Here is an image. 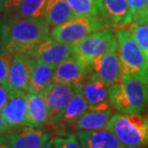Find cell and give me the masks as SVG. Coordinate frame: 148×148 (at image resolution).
Listing matches in <instances>:
<instances>
[{
    "instance_id": "1f68e13d",
    "label": "cell",
    "mask_w": 148,
    "mask_h": 148,
    "mask_svg": "<svg viewBox=\"0 0 148 148\" xmlns=\"http://www.w3.org/2000/svg\"><path fill=\"white\" fill-rule=\"evenodd\" d=\"M134 22H136V23H148V10L144 12L138 20L134 21Z\"/></svg>"
},
{
    "instance_id": "3957f363",
    "label": "cell",
    "mask_w": 148,
    "mask_h": 148,
    "mask_svg": "<svg viewBox=\"0 0 148 148\" xmlns=\"http://www.w3.org/2000/svg\"><path fill=\"white\" fill-rule=\"evenodd\" d=\"M127 148H144L148 145V118L140 114H113L106 125Z\"/></svg>"
},
{
    "instance_id": "52a82bcc",
    "label": "cell",
    "mask_w": 148,
    "mask_h": 148,
    "mask_svg": "<svg viewBox=\"0 0 148 148\" xmlns=\"http://www.w3.org/2000/svg\"><path fill=\"white\" fill-rule=\"evenodd\" d=\"M28 91L11 89L8 99L0 111L11 131L26 126L28 114Z\"/></svg>"
},
{
    "instance_id": "e575fe53",
    "label": "cell",
    "mask_w": 148,
    "mask_h": 148,
    "mask_svg": "<svg viewBox=\"0 0 148 148\" xmlns=\"http://www.w3.org/2000/svg\"><path fill=\"white\" fill-rule=\"evenodd\" d=\"M144 148H148V145H146L145 147H144Z\"/></svg>"
},
{
    "instance_id": "5bb4252c",
    "label": "cell",
    "mask_w": 148,
    "mask_h": 148,
    "mask_svg": "<svg viewBox=\"0 0 148 148\" xmlns=\"http://www.w3.org/2000/svg\"><path fill=\"white\" fill-rule=\"evenodd\" d=\"M90 75V67L81 64L75 56L56 65L53 71V83L75 85L81 83Z\"/></svg>"
},
{
    "instance_id": "ffe728a7",
    "label": "cell",
    "mask_w": 148,
    "mask_h": 148,
    "mask_svg": "<svg viewBox=\"0 0 148 148\" xmlns=\"http://www.w3.org/2000/svg\"><path fill=\"white\" fill-rule=\"evenodd\" d=\"M74 17L75 12L66 0H48L44 18L50 28H55Z\"/></svg>"
},
{
    "instance_id": "836d02e7",
    "label": "cell",
    "mask_w": 148,
    "mask_h": 148,
    "mask_svg": "<svg viewBox=\"0 0 148 148\" xmlns=\"http://www.w3.org/2000/svg\"><path fill=\"white\" fill-rule=\"evenodd\" d=\"M3 14H5V11H4V7H3L2 0H0V21L2 20Z\"/></svg>"
},
{
    "instance_id": "277c9868",
    "label": "cell",
    "mask_w": 148,
    "mask_h": 148,
    "mask_svg": "<svg viewBox=\"0 0 148 148\" xmlns=\"http://www.w3.org/2000/svg\"><path fill=\"white\" fill-rule=\"evenodd\" d=\"M112 28L102 16H75L53 28L51 37L58 42L75 45L100 30Z\"/></svg>"
},
{
    "instance_id": "83f0119b",
    "label": "cell",
    "mask_w": 148,
    "mask_h": 148,
    "mask_svg": "<svg viewBox=\"0 0 148 148\" xmlns=\"http://www.w3.org/2000/svg\"><path fill=\"white\" fill-rule=\"evenodd\" d=\"M23 0H2L3 7H4L5 14H11L21 4Z\"/></svg>"
},
{
    "instance_id": "e0dca14e",
    "label": "cell",
    "mask_w": 148,
    "mask_h": 148,
    "mask_svg": "<svg viewBox=\"0 0 148 148\" xmlns=\"http://www.w3.org/2000/svg\"><path fill=\"white\" fill-rule=\"evenodd\" d=\"M50 116L41 94L28 93V114L26 126L42 129L49 124Z\"/></svg>"
},
{
    "instance_id": "6da1fadb",
    "label": "cell",
    "mask_w": 148,
    "mask_h": 148,
    "mask_svg": "<svg viewBox=\"0 0 148 148\" xmlns=\"http://www.w3.org/2000/svg\"><path fill=\"white\" fill-rule=\"evenodd\" d=\"M51 28L44 17H6L0 21V39L12 53L33 56L38 46L51 36Z\"/></svg>"
},
{
    "instance_id": "4dcf8cb0",
    "label": "cell",
    "mask_w": 148,
    "mask_h": 148,
    "mask_svg": "<svg viewBox=\"0 0 148 148\" xmlns=\"http://www.w3.org/2000/svg\"><path fill=\"white\" fill-rule=\"evenodd\" d=\"M0 148H12L7 133L0 135Z\"/></svg>"
},
{
    "instance_id": "ba28073f",
    "label": "cell",
    "mask_w": 148,
    "mask_h": 148,
    "mask_svg": "<svg viewBox=\"0 0 148 148\" xmlns=\"http://www.w3.org/2000/svg\"><path fill=\"white\" fill-rule=\"evenodd\" d=\"M90 75L108 87L119 81L122 75V69L118 49L112 50L96 58L90 66Z\"/></svg>"
},
{
    "instance_id": "8fae6325",
    "label": "cell",
    "mask_w": 148,
    "mask_h": 148,
    "mask_svg": "<svg viewBox=\"0 0 148 148\" xmlns=\"http://www.w3.org/2000/svg\"><path fill=\"white\" fill-rule=\"evenodd\" d=\"M75 92H77L75 84L53 83L41 94L46 102L50 121L63 111L72 97L75 96Z\"/></svg>"
},
{
    "instance_id": "5b68a950",
    "label": "cell",
    "mask_w": 148,
    "mask_h": 148,
    "mask_svg": "<svg viewBox=\"0 0 148 148\" xmlns=\"http://www.w3.org/2000/svg\"><path fill=\"white\" fill-rule=\"evenodd\" d=\"M116 38L122 74L148 79L146 58L130 30L121 29L118 31Z\"/></svg>"
},
{
    "instance_id": "ac0fdd59",
    "label": "cell",
    "mask_w": 148,
    "mask_h": 148,
    "mask_svg": "<svg viewBox=\"0 0 148 148\" xmlns=\"http://www.w3.org/2000/svg\"><path fill=\"white\" fill-rule=\"evenodd\" d=\"M75 85H77V92L75 96L72 97L70 102L63 109V111L52 119L50 122H63V123L74 124L79 116L89 110V104L81 92L79 84Z\"/></svg>"
},
{
    "instance_id": "9a60e30c",
    "label": "cell",
    "mask_w": 148,
    "mask_h": 148,
    "mask_svg": "<svg viewBox=\"0 0 148 148\" xmlns=\"http://www.w3.org/2000/svg\"><path fill=\"white\" fill-rule=\"evenodd\" d=\"M12 148H40L51 140V135L42 129L24 126L7 133Z\"/></svg>"
},
{
    "instance_id": "30bf717a",
    "label": "cell",
    "mask_w": 148,
    "mask_h": 148,
    "mask_svg": "<svg viewBox=\"0 0 148 148\" xmlns=\"http://www.w3.org/2000/svg\"><path fill=\"white\" fill-rule=\"evenodd\" d=\"M73 56L74 45L58 42L51 36L40 44L33 55L36 62H42L55 67Z\"/></svg>"
},
{
    "instance_id": "2e32d148",
    "label": "cell",
    "mask_w": 148,
    "mask_h": 148,
    "mask_svg": "<svg viewBox=\"0 0 148 148\" xmlns=\"http://www.w3.org/2000/svg\"><path fill=\"white\" fill-rule=\"evenodd\" d=\"M75 135L82 148H127L106 128L95 131H77Z\"/></svg>"
},
{
    "instance_id": "f1b7e54d",
    "label": "cell",
    "mask_w": 148,
    "mask_h": 148,
    "mask_svg": "<svg viewBox=\"0 0 148 148\" xmlns=\"http://www.w3.org/2000/svg\"><path fill=\"white\" fill-rule=\"evenodd\" d=\"M10 90L11 89H9L4 85L0 84V111L2 110L6 101H7L9 94H10Z\"/></svg>"
},
{
    "instance_id": "7c38bea8",
    "label": "cell",
    "mask_w": 148,
    "mask_h": 148,
    "mask_svg": "<svg viewBox=\"0 0 148 148\" xmlns=\"http://www.w3.org/2000/svg\"><path fill=\"white\" fill-rule=\"evenodd\" d=\"M79 84L80 90L86 99L89 110H108L111 109L109 94L110 87L89 75L87 79Z\"/></svg>"
},
{
    "instance_id": "603a6c76",
    "label": "cell",
    "mask_w": 148,
    "mask_h": 148,
    "mask_svg": "<svg viewBox=\"0 0 148 148\" xmlns=\"http://www.w3.org/2000/svg\"><path fill=\"white\" fill-rule=\"evenodd\" d=\"M75 16H101L99 0H66Z\"/></svg>"
},
{
    "instance_id": "7a4b0ae2",
    "label": "cell",
    "mask_w": 148,
    "mask_h": 148,
    "mask_svg": "<svg viewBox=\"0 0 148 148\" xmlns=\"http://www.w3.org/2000/svg\"><path fill=\"white\" fill-rule=\"evenodd\" d=\"M109 99L118 112L141 115L148 109V79L122 74L119 81L110 86Z\"/></svg>"
},
{
    "instance_id": "4316f807",
    "label": "cell",
    "mask_w": 148,
    "mask_h": 148,
    "mask_svg": "<svg viewBox=\"0 0 148 148\" xmlns=\"http://www.w3.org/2000/svg\"><path fill=\"white\" fill-rule=\"evenodd\" d=\"M130 6L133 22L138 20L148 10V0H127Z\"/></svg>"
},
{
    "instance_id": "8992f818",
    "label": "cell",
    "mask_w": 148,
    "mask_h": 148,
    "mask_svg": "<svg viewBox=\"0 0 148 148\" xmlns=\"http://www.w3.org/2000/svg\"><path fill=\"white\" fill-rule=\"evenodd\" d=\"M118 49L116 34L111 28L96 32L74 45V56L81 64L90 67L94 60L112 50Z\"/></svg>"
},
{
    "instance_id": "f546056e",
    "label": "cell",
    "mask_w": 148,
    "mask_h": 148,
    "mask_svg": "<svg viewBox=\"0 0 148 148\" xmlns=\"http://www.w3.org/2000/svg\"><path fill=\"white\" fill-rule=\"evenodd\" d=\"M10 131H11L10 126L8 125L7 121H6V119H4V116L0 113V135L8 133V132H10Z\"/></svg>"
},
{
    "instance_id": "d6a6232c",
    "label": "cell",
    "mask_w": 148,
    "mask_h": 148,
    "mask_svg": "<svg viewBox=\"0 0 148 148\" xmlns=\"http://www.w3.org/2000/svg\"><path fill=\"white\" fill-rule=\"evenodd\" d=\"M40 148H55V146H53V138H51V140H49L47 143H44Z\"/></svg>"
},
{
    "instance_id": "d4e9b609",
    "label": "cell",
    "mask_w": 148,
    "mask_h": 148,
    "mask_svg": "<svg viewBox=\"0 0 148 148\" xmlns=\"http://www.w3.org/2000/svg\"><path fill=\"white\" fill-rule=\"evenodd\" d=\"M129 30L143 50L148 63V23L132 22L129 26Z\"/></svg>"
},
{
    "instance_id": "cb8c5ba5",
    "label": "cell",
    "mask_w": 148,
    "mask_h": 148,
    "mask_svg": "<svg viewBox=\"0 0 148 148\" xmlns=\"http://www.w3.org/2000/svg\"><path fill=\"white\" fill-rule=\"evenodd\" d=\"M14 56V53L6 48L0 39V84L4 85L9 89H11L8 79L9 71H10Z\"/></svg>"
},
{
    "instance_id": "44dd1931",
    "label": "cell",
    "mask_w": 148,
    "mask_h": 148,
    "mask_svg": "<svg viewBox=\"0 0 148 148\" xmlns=\"http://www.w3.org/2000/svg\"><path fill=\"white\" fill-rule=\"evenodd\" d=\"M53 71H55V66L42 62H36L31 75L28 92L33 94H42L53 83Z\"/></svg>"
},
{
    "instance_id": "9c48e42d",
    "label": "cell",
    "mask_w": 148,
    "mask_h": 148,
    "mask_svg": "<svg viewBox=\"0 0 148 148\" xmlns=\"http://www.w3.org/2000/svg\"><path fill=\"white\" fill-rule=\"evenodd\" d=\"M36 63V60L33 56L23 53H14L8 78L11 89L29 90L31 75Z\"/></svg>"
},
{
    "instance_id": "4fadbf2b",
    "label": "cell",
    "mask_w": 148,
    "mask_h": 148,
    "mask_svg": "<svg viewBox=\"0 0 148 148\" xmlns=\"http://www.w3.org/2000/svg\"><path fill=\"white\" fill-rule=\"evenodd\" d=\"M101 16L112 28H122L133 22V15L127 0H99Z\"/></svg>"
},
{
    "instance_id": "7402d4cb",
    "label": "cell",
    "mask_w": 148,
    "mask_h": 148,
    "mask_svg": "<svg viewBox=\"0 0 148 148\" xmlns=\"http://www.w3.org/2000/svg\"><path fill=\"white\" fill-rule=\"evenodd\" d=\"M48 0H23L15 10L6 15V17L34 18L44 17Z\"/></svg>"
},
{
    "instance_id": "484cf974",
    "label": "cell",
    "mask_w": 148,
    "mask_h": 148,
    "mask_svg": "<svg viewBox=\"0 0 148 148\" xmlns=\"http://www.w3.org/2000/svg\"><path fill=\"white\" fill-rule=\"evenodd\" d=\"M53 143L55 148H82L75 134L67 137H56L53 138Z\"/></svg>"
},
{
    "instance_id": "d6986e66",
    "label": "cell",
    "mask_w": 148,
    "mask_h": 148,
    "mask_svg": "<svg viewBox=\"0 0 148 148\" xmlns=\"http://www.w3.org/2000/svg\"><path fill=\"white\" fill-rule=\"evenodd\" d=\"M113 115L112 109L88 110L74 123L77 131H95L106 128Z\"/></svg>"
}]
</instances>
